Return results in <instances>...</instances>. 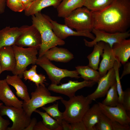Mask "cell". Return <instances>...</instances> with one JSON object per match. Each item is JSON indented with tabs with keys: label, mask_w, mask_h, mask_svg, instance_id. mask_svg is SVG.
<instances>
[{
	"label": "cell",
	"mask_w": 130,
	"mask_h": 130,
	"mask_svg": "<svg viewBox=\"0 0 130 130\" xmlns=\"http://www.w3.org/2000/svg\"><path fill=\"white\" fill-rule=\"evenodd\" d=\"M121 66V63L116 61L113 66L115 72L116 87L119 97V103L122 104L123 96V90L120 81L119 74V68Z\"/></svg>",
	"instance_id": "32"
},
{
	"label": "cell",
	"mask_w": 130,
	"mask_h": 130,
	"mask_svg": "<svg viewBox=\"0 0 130 130\" xmlns=\"http://www.w3.org/2000/svg\"><path fill=\"white\" fill-rule=\"evenodd\" d=\"M0 63L2 72L14 71L16 65L15 56L12 46L0 48Z\"/></svg>",
	"instance_id": "16"
},
{
	"label": "cell",
	"mask_w": 130,
	"mask_h": 130,
	"mask_svg": "<svg viewBox=\"0 0 130 130\" xmlns=\"http://www.w3.org/2000/svg\"><path fill=\"white\" fill-rule=\"evenodd\" d=\"M22 31V26H7L0 30V48L14 45Z\"/></svg>",
	"instance_id": "17"
},
{
	"label": "cell",
	"mask_w": 130,
	"mask_h": 130,
	"mask_svg": "<svg viewBox=\"0 0 130 130\" xmlns=\"http://www.w3.org/2000/svg\"><path fill=\"white\" fill-rule=\"evenodd\" d=\"M33 130H49L44 125L42 121L37 122L34 127Z\"/></svg>",
	"instance_id": "40"
},
{
	"label": "cell",
	"mask_w": 130,
	"mask_h": 130,
	"mask_svg": "<svg viewBox=\"0 0 130 130\" xmlns=\"http://www.w3.org/2000/svg\"><path fill=\"white\" fill-rule=\"evenodd\" d=\"M112 52L118 62L124 64L130 57V39H124L114 44L112 48Z\"/></svg>",
	"instance_id": "20"
},
{
	"label": "cell",
	"mask_w": 130,
	"mask_h": 130,
	"mask_svg": "<svg viewBox=\"0 0 130 130\" xmlns=\"http://www.w3.org/2000/svg\"><path fill=\"white\" fill-rule=\"evenodd\" d=\"M51 21L53 26V30L55 35L59 39L63 40L72 36L86 37L92 40L95 38L94 35L88 31H75L65 24H61L53 21L51 19Z\"/></svg>",
	"instance_id": "14"
},
{
	"label": "cell",
	"mask_w": 130,
	"mask_h": 130,
	"mask_svg": "<svg viewBox=\"0 0 130 130\" xmlns=\"http://www.w3.org/2000/svg\"><path fill=\"white\" fill-rule=\"evenodd\" d=\"M24 9V11L27 9L34 0H19Z\"/></svg>",
	"instance_id": "42"
},
{
	"label": "cell",
	"mask_w": 130,
	"mask_h": 130,
	"mask_svg": "<svg viewBox=\"0 0 130 130\" xmlns=\"http://www.w3.org/2000/svg\"><path fill=\"white\" fill-rule=\"evenodd\" d=\"M31 96L29 100L27 103L23 102L22 105L23 108L30 117L38 108L63 98L60 96H52L49 90L44 84L37 86L35 91L31 92Z\"/></svg>",
	"instance_id": "4"
},
{
	"label": "cell",
	"mask_w": 130,
	"mask_h": 130,
	"mask_svg": "<svg viewBox=\"0 0 130 130\" xmlns=\"http://www.w3.org/2000/svg\"><path fill=\"white\" fill-rule=\"evenodd\" d=\"M106 95V98L101 103L104 105L114 107L119 103L116 81L109 89Z\"/></svg>",
	"instance_id": "28"
},
{
	"label": "cell",
	"mask_w": 130,
	"mask_h": 130,
	"mask_svg": "<svg viewBox=\"0 0 130 130\" xmlns=\"http://www.w3.org/2000/svg\"><path fill=\"white\" fill-rule=\"evenodd\" d=\"M31 16L32 25L39 31L41 38L39 57L43 56L47 51L53 47L65 45V41L59 38L54 33L49 16L41 12Z\"/></svg>",
	"instance_id": "2"
},
{
	"label": "cell",
	"mask_w": 130,
	"mask_h": 130,
	"mask_svg": "<svg viewBox=\"0 0 130 130\" xmlns=\"http://www.w3.org/2000/svg\"><path fill=\"white\" fill-rule=\"evenodd\" d=\"M16 61V65L12 72L13 75L22 78L26 68L31 64L35 65L37 59L38 49L33 47L24 48L15 45L12 46Z\"/></svg>",
	"instance_id": "6"
},
{
	"label": "cell",
	"mask_w": 130,
	"mask_h": 130,
	"mask_svg": "<svg viewBox=\"0 0 130 130\" xmlns=\"http://www.w3.org/2000/svg\"><path fill=\"white\" fill-rule=\"evenodd\" d=\"M34 112L41 116L43 119L42 122L49 130H62V127L59 122L46 112H43L37 109Z\"/></svg>",
	"instance_id": "29"
},
{
	"label": "cell",
	"mask_w": 130,
	"mask_h": 130,
	"mask_svg": "<svg viewBox=\"0 0 130 130\" xmlns=\"http://www.w3.org/2000/svg\"><path fill=\"white\" fill-rule=\"evenodd\" d=\"M101 56L102 59L98 70L102 77L106 74L109 70L113 67L115 62L117 60L112 52V48L106 43H105Z\"/></svg>",
	"instance_id": "21"
},
{
	"label": "cell",
	"mask_w": 130,
	"mask_h": 130,
	"mask_svg": "<svg viewBox=\"0 0 130 130\" xmlns=\"http://www.w3.org/2000/svg\"><path fill=\"white\" fill-rule=\"evenodd\" d=\"M3 105V104L2 103H0V107L1 106Z\"/></svg>",
	"instance_id": "46"
},
{
	"label": "cell",
	"mask_w": 130,
	"mask_h": 130,
	"mask_svg": "<svg viewBox=\"0 0 130 130\" xmlns=\"http://www.w3.org/2000/svg\"><path fill=\"white\" fill-rule=\"evenodd\" d=\"M21 79L19 76L13 75H7L5 79L9 85L12 86L15 89L17 96L23 100L24 102L27 103L30 98L27 87Z\"/></svg>",
	"instance_id": "19"
},
{
	"label": "cell",
	"mask_w": 130,
	"mask_h": 130,
	"mask_svg": "<svg viewBox=\"0 0 130 130\" xmlns=\"http://www.w3.org/2000/svg\"><path fill=\"white\" fill-rule=\"evenodd\" d=\"M70 124V130H87L86 127L82 120Z\"/></svg>",
	"instance_id": "37"
},
{
	"label": "cell",
	"mask_w": 130,
	"mask_h": 130,
	"mask_svg": "<svg viewBox=\"0 0 130 130\" xmlns=\"http://www.w3.org/2000/svg\"><path fill=\"white\" fill-rule=\"evenodd\" d=\"M104 44L101 41L94 45L92 52L87 57L89 61L88 65L95 70H98L100 58L103 53Z\"/></svg>",
	"instance_id": "26"
},
{
	"label": "cell",
	"mask_w": 130,
	"mask_h": 130,
	"mask_svg": "<svg viewBox=\"0 0 130 130\" xmlns=\"http://www.w3.org/2000/svg\"><path fill=\"white\" fill-rule=\"evenodd\" d=\"M85 0H62L56 8L58 16L65 18L77 9L82 7Z\"/></svg>",
	"instance_id": "22"
},
{
	"label": "cell",
	"mask_w": 130,
	"mask_h": 130,
	"mask_svg": "<svg viewBox=\"0 0 130 130\" xmlns=\"http://www.w3.org/2000/svg\"><path fill=\"white\" fill-rule=\"evenodd\" d=\"M60 100L65 107L63 119L70 124L82 120L92 101L82 95H75L68 100L63 98Z\"/></svg>",
	"instance_id": "3"
},
{
	"label": "cell",
	"mask_w": 130,
	"mask_h": 130,
	"mask_svg": "<svg viewBox=\"0 0 130 130\" xmlns=\"http://www.w3.org/2000/svg\"><path fill=\"white\" fill-rule=\"evenodd\" d=\"M65 24L78 31L91 32L93 28L91 12L85 7L77 9L64 18Z\"/></svg>",
	"instance_id": "5"
},
{
	"label": "cell",
	"mask_w": 130,
	"mask_h": 130,
	"mask_svg": "<svg viewBox=\"0 0 130 130\" xmlns=\"http://www.w3.org/2000/svg\"><path fill=\"white\" fill-rule=\"evenodd\" d=\"M0 100L6 106L22 107L23 102L16 97L5 79L0 80Z\"/></svg>",
	"instance_id": "15"
},
{
	"label": "cell",
	"mask_w": 130,
	"mask_h": 130,
	"mask_svg": "<svg viewBox=\"0 0 130 130\" xmlns=\"http://www.w3.org/2000/svg\"><path fill=\"white\" fill-rule=\"evenodd\" d=\"M116 81L115 71L113 67L101 78L98 83V85L95 91L86 97L93 101L104 97L109 89Z\"/></svg>",
	"instance_id": "13"
},
{
	"label": "cell",
	"mask_w": 130,
	"mask_h": 130,
	"mask_svg": "<svg viewBox=\"0 0 130 130\" xmlns=\"http://www.w3.org/2000/svg\"><path fill=\"white\" fill-rule=\"evenodd\" d=\"M6 0H0V14L3 13L6 5Z\"/></svg>",
	"instance_id": "44"
},
{
	"label": "cell",
	"mask_w": 130,
	"mask_h": 130,
	"mask_svg": "<svg viewBox=\"0 0 130 130\" xmlns=\"http://www.w3.org/2000/svg\"><path fill=\"white\" fill-rule=\"evenodd\" d=\"M36 64L45 71L52 84H58L62 79L66 77L77 79L80 77L76 70L70 71L59 68L44 55L38 57Z\"/></svg>",
	"instance_id": "7"
},
{
	"label": "cell",
	"mask_w": 130,
	"mask_h": 130,
	"mask_svg": "<svg viewBox=\"0 0 130 130\" xmlns=\"http://www.w3.org/2000/svg\"><path fill=\"white\" fill-rule=\"evenodd\" d=\"M122 105L128 115L130 117V89H127L123 91Z\"/></svg>",
	"instance_id": "35"
},
{
	"label": "cell",
	"mask_w": 130,
	"mask_h": 130,
	"mask_svg": "<svg viewBox=\"0 0 130 130\" xmlns=\"http://www.w3.org/2000/svg\"><path fill=\"white\" fill-rule=\"evenodd\" d=\"M62 0H35L24 10L26 16H32L40 12L44 8L50 6L57 8Z\"/></svg>",
	"instance_id": "24"
},
{
	"label": "cell",
	"mask_w": 130,
	"mask_h": 130,
	"mask_svg": "<svg viewBox=\"0 0 130 130\" xmlns=\"http://www.w3.org/2000/svg\"><path fill=\"white\" fill-rule=\"evenodd\" d=\"M113 0H85L84 6L91 11L102 10L108 6Z\"/></svg>",
	"instance_id": "30"
},
{
	"label": "cell",
	"mask_w": 130,
	"mask_h": 130,
	"mask_svg": "<svg viewBox=\"0 0 130 130\" xmlns=\"http://www.w3.org/2000/svg\"><path fill=\"white\" fill-rule=\"evenodd\" d=\"M124 65V68L123 71L122 72L120 77V79H122L125 76L130 74V62L127 61Z\"/></svg>",
	"instance_id": "39"
},
{
	"label": "cell",
	"mask_w": 130,
	"mask_h": 130,
	"mask_svg": "<svg viewBox=\"0 0 130 130\" xmlns=\"http://www.w3.org/2000/svg\"></svg>",
	"instance_id": "47"
},
{
	"label": "cell",
	"mask_w": 130,
	"mask_h": 130,
	"mask_svg": "<svg viewBox=\"0 0 130 130\" xmlns=\"http://www.w3.org/2000/svg\"><path fill=\"white\" fill-rule=\"evenodd\" d=\"M6 5L14 12H21L24 10L19 0H6Z\"/></svg>",
	"instance_id": "34"
},
{
	"label": "cell",
	"mask_w": 130,
	"mask_h": 130,
	"mask_svg": "<svg viewBox=\"0 0 130 130\" xmlns=\"http://www.w3.org/2000/svg\"><path fill=\"white\" fill-rule=\"evenodd\" d=\"M76 70L80 77L84 80H90L98 83L101 77L98 71L88 65H78L75 67Z\"/></svg>",
	"instance_id": "25"
},
{
	"label": "cell",
	"mask_w": 130,
	"mask_h": 130,
	"mask_svg": "<svg viewBox=\"0 0 130 130\" xmlns=\"http://www.w3.org/2000/svg\"><path fill=\"white\" fill-rule=\"evenodd\" d=\"M41 108L51 117L57 121L61 125L63 119V113L59 110L58 102L48 107L43 106Z\"/></svg>",
	"instance_id": "31"
},
{
	"label": "cell",
	"mask_w": 130,
	"mask_h": 130,
	"mask_svg": "<svg viewBox=\"0 0 130 130\" xmlns=\"http://www.w3.org/2000/svg\"><path fill=\"white\" fill-rule=\"evenodd\" d=\"M37 122L36 118L33 117L31 119L30 122L26 128L24 130H33V128Z\"/></svg>",
	"instance_id": "41"
},
{
	"label": "cell",
	"mask_w": 130,
	"mask_h": 130,
	"mask_svg": "<svg viewBox=\"0 0 130 130\" xmlns=\"http://www.w3.org/2000/svg\"><path fill=\"white\" fill-rule=\"evenodd\" d=\"M91 32L96 36L94 39L89 41L84 39L85 45L89 47H93L98 42L101 41L108 44L112 48L114 44L120 43L130 36V30L123 32L110 33L93 28Z\"/></svg>",
	"instance_id": "9"
},
{
	"label": "cell",
	"mask_w": 130,
	"mask_h": 130,
	"mask_svg": "<svg viewBox=\"0 0 130 130\" xmlns=\"http://www.w3.org/2000/svg\"><path fill=\"white\" fill-rule=\"evenodd\" d=\"M98 103L102 113L111 120L124 125H130V117L122 104L119 103L115 106L110 107L104 105L101 103Z\"/></svg>",
	"instance_id": "12"
},
{
	"label": "cell",
	"mask_w": 130,
	"mask_h": 130,
	"mask_svg": "<svg viewBox=\"0 0 130 130\" xmlns=\"http://www.w3.org/2000/svg\"><path fill=\"white\" fill-rule=\"evenodd\" d=\"M21 26L22 33L14 45L22 47H35L39 50L41 44V39L38 30L32 25Z\"/></svg>",
	"instance_id": "10"
},
{
	"label": "cell",
	"mask_w": 130,
	"mask_h": 130,
	"mask_svg": "<svg viewBox=\"0 0 130 130\" xmlns=\"http://www.w3.org/2000/svg\"><path fill=\"white\" fill-rule=\"evenodd\" d=\"M95 128L96 130H112L111 120L102 112Z\"/></svg>",
	"instance_id": "33"
},
{
	"label": "cell",
	"mask_w": 130,
	"mask_h": 130,
	"mask_svg": "<svg viewBox=\"0 0 130 130\" xmlns=\"http://www.w3.org/2000/svg\"><path fill=\"white\" fill-rule=\"evenodd\" d=\"M96 83L90 80H84L79 82L70 80L67 83L59 85L51 84L48 89L49 91L65 95L70 98L74 96L78 90L84 87H92Z\"/></svg>",
	"instance_id": "11"
},
{
	"label": "cell",
	"mask_w": 130,
	"mask_h": 130,
	"mask_svg": "<svg viewBox=\"0 0 130 130\" xmlns=\"http://www.w3.org/2000/svg\"><path fill=\"white\" fill-rule=\"evenodd\" d=\"M61 125L62 130H70V124L64 119L63 120Z\"/></svg>",
	"instance_id": "43"
},
{
	"label": "cell",
	"mask_w": 130,
	"mask_h": 130,
	"mask_svg": "<svg viewBox=\"0 0 130 130\" xmlns=\"http://www.w3.org/2000/svg\"><path fill=\"white\" fill-rule=\"evenodd\" d=\"M44 55L50 61L68 62L74 58L73 54L67 49L55 46L47 51Z\"/></svg>",
	"instance_id": "18"
},
{
	"label": "cell",
	"mask_w": 130,
	"mask_h": 130,
	"mask_svg": "<svg viewBox=\"0 0 130 130\" xmlns=\"http://www.w3.org/2000/svg\"><path fill=\"white\" fill-rule=\"evenodd\" d=\"M112 130H130V125H125L121 124L115 121L111 120Z\"/></svg>",
	"instance_id": "36"
},
{
	"label": "cell",
	"mask_w": 130,
	"mask_h": 130,
	"mask_svg": "<svg viewBox=\"0 0 130 130\" xmlns=\"http://www.w3.org/2000/svg\"><path fill=\"white\" fill-rule=\"evenodd\" d=\"M2 72L1 67L0 63V75L1 74Z\"/></svg>",
	"instance_id": "45"
},
{
	"label": "cell",
	"mask_w": 130,
	"mask_h": 130,
	"mask_svg": "<svg viewBox=\"0 0 130 130\" xmlns=\"http://www.w3.org/2000/svg\"><path fill=\"white\" fill-rule=\"evenodd\" d=\"M37 65H34L28 70H25L23 74V77L25 80H29L34 83L37 86L44 84L46 81L45 76L38 74L37 72Z\"/></svg>",
	"instance_id": "27"
},
{
	"label": "cell",
	"mask_w": 130,
	"mask_h": 130,
	"mask_svg": "<svg viewBox=\"0 0 130 130\" xmlns=\"http://www.w3.org/2000/svg\"><path fill=\"white\" fill-rule=\"evenodd\" d=\"M91 12L93 28L110 33L123 32L130 26V0H113L104 9Z\"/></svg>",
	"instance_id": "1"
},
{
	"label": "cell",
	"mask_w": 130,
	"mask_h": 130,
	"mask_svg": "<svg viewBox=\"0 0 130 130\" xmlns=\"http://www.w3.org/2000/svg\"><path fill=\"white\" fill-rule=\"evenodd\" d=\"M101 113L98 103L94 104L91 108H90L82 120L87 130H96L95 125L98 122Z\"/></svg>",
	"instance_id": "23"
},
{
	"label": "cell",
	"mask_w": 130,
	"mask_h": 130,
	"mask_svg": "<svg viewBox=\"0 0 130 130\" xmlns=\"http://www.w3.org/2000/svg\"><path fill=\"white\" fill-rule=\"evenodd\" d=\"M1 116H7L13 123L12 126L7 130H24L29 125L31 120L22 107L17 108L3 105L0 107Z\"/></svg>",
	"instance_id": "8"
},
{
	"label": "cell",
	"mask_w": 130,
	"mask_h": 130,
	"mask_svg": "<svg viewBox=\"0 0 130 130\" xmlns=\"http://www.w3.org/2000/svg\"><path fill=\"white\" fill-rule=\"evenodd\" d=\"M10 124L9 120L3 118L0 114V130H7Z\"/></svg>",
	"instance_id": "38"
}]
</instances>
